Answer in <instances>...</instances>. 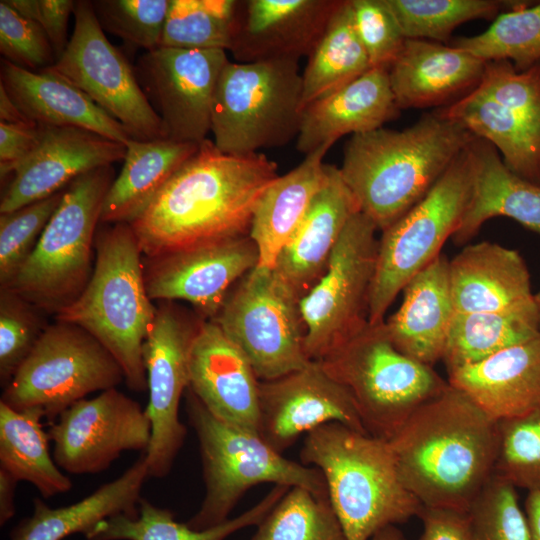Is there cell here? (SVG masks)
Masks as SVG:
<instances>
[{
  "mask_svg": "<svg viewBox=\"0 0 540 540\" xmlns=\"http://www.w3.org/2000/svg\"><path fill=\"white\" fill-rule=\"evenodd\" d=\"M399 309L385 320L394 346L420 363L442 360L455 315L449 260L440 254L404 287Z\"/></svg>",
  "mask_w": 540,
  "mask_h": 540,
  "instance_id": "obj_27",
  "label": "cell"
},
{
  "mask_svg": "<svg viewBox=\"0 0 540 540\" xmlns=\"http://www.w3.org/2000/svg\"><path fill=\"white\" fill-rule=\"evenodd\" d=\"M371 69L355 31L350 0H341L302 73V104L324 97Z\"/></svg>",
  "mask_w": 540,
  "mask_h": 540,
  "instance_id": "obj_38",
  "label": "cell"
},
{
  "mask_svg": "<svg viewBox=\"0 0 540 540\" xmlns=\"http://www.w3.org/2000/svg\"><path fill=\"white\" fill-rule=\"evenodd\" d=\"M486 62L455 46L406 39L389 68L390 85L400 110L447 103L479 85Z\"/></svg>",
  "mask_w": 540,
  "mask_h": 540,
  "instance_id": "obj_26",
  "label": "cell"
},
{
  "mask_svg": "<svg viewBox=\"0 0 540 540\" xmlns=\"http://www.w3.org/2000/svg\"><path fill=\"white\" fill-rule=\"evenodd\" d=\"M125 155L126 145L94 132L40 125L39 142L12 174L1 196L0 213L60 192L79 176L111 166Z\"/></svg>",
  "mask_w": 540,
  "mask_h": 540,
  "instance_id": "obj_20",
  "label": "cell"
},
{
  "mask_svg": "<svg viewBox=\"0 0 540 540\" xmlns=\"http://www.w3.org/2000/svg\"><path fill=\"white\" fill-rule=\"evenodd\" d=\"M418 517L423 524L419 540H472L467 512L423 506Z\"/></svg>",
  "mask_w": 540,
  "mask_h": 540,
  "instance_id": "obj_53",
  "label": "cell"
},
{
  "mask_svg": "<svg viewBox=\"0 0 540 540\" xmlns=\"http://www.w3.org/2000/svg\"><path fill=\"white\" fill-rule=\"evenodd\" d=\"M300 300L273 269L257 266L236 283L212 321L243 352L258 379L271 380L311 361Z\"/></svg>",
  "mask_w": 540,
  "mask_h": 540,
  "instance_id": "obj_12",
  "label": "cell"
},
{
  "mask_svg": "<svg viewBox=\"0 0 540 540\" xmlns=\"http://www.w3.org/2000/svg\"><path fill=\"white\" fill-rule=\"evenodd\" d=\"M325 144L305 155L294 169L278 176L263 192L253 213L249 236L259 253V267L273 269L279 253L304 219L327 180Z\"/></svg>",
  "mask_w": 540,
  "mask_h": 540,
  "instance_id": "obj_31",
  "label": "cell"
},
{
  "mask_svg": "<svg viewBox=\"0 0 540 540\" xmlns=\"http://www.w3.org/2000/svg\"><path fill=\"white\" fill-rule=\"evenodd\" d=\"M0 122L9 124L35 123L31 121L13 102L0 84Z\"/></svg>",
  "mask_w": 540,
  "mask_h": 540,
  "instance_id": "obj_55",
  "label": "cell"
},
{
  "mask_svg": "<svg viewBox=\"0 0 540 540\" xmlns=\"http://www.w3.org/2000/svg\"><path fill=\"white\" fill-rule=\"evenodd\" d=\"M467 514L472 540H531L516 487L495 472Z\"/></svg>",
  "mask_w": 540,
  "mask_h": 540,
  "instance_id": "obj_45",
  "label": "cell"
},
{
  "mask_svg": "<svg viewBox=\"0 0 540 540\" xmlns=\"http://www.w3.org/2000/svg\"><path fill=\"white\" fill-rule=\"evenodd\" d=\"M399 115L388 70L371 68L303 108L296 148L307 155L325 144L333 145L344 135L382 128Z\"/></svg>",
  "mask_w": 540,
  "mask_h": 540,
  "instance_id": "obj_24",
  "label": "cell"
},
{
  "mask_svg": "<svg viewBox=\"0 0 540 540\" xmlns=\"http://www.w3.org/2000/svg\"><path fill=\"white\" fill-rule=\"evenodd\" d=\"M370 540H407L400 529L396 525L387 526L376 534Z\"/></svg>",
  "mask_w": 540,
  "mask_h": 540,
  "instance_id": "obj_57",
  "label": "cell"
},
{
  "mask_svg": "<svg viewBox=\"0 0 540 540\" xmlns=\"http://www.w3.org/2000/svg\"><path fill=\"white\" fill-rule=\"evenodd\" d=\"M152 427L146 410L115 388L64 410L48 430L53 458L69 474H95L122 452H145Z\"/></svg>",
  "mask_w": 540,
  "mask_h": 540,
  "instance_id": "obj_17",
  "label": "cell"
},
{
  "mask_svg": "<svg viewBox=\"0 0 540 540\" xmlns=\"http://www.w3.org/2000/svg\"><path fill=\"white\" fill-rule=\"evenodd\" d=\"M188 370V389L215 418L258 433L260 380L243 352L214 321L201 322Z\"/></svg>",
  "mask_w": 540,
  "mask_h": 540,
  "instance_id": "obj_22",
  "label": "cell"
},
{
  "mask_svg": "<svg viewBox=\"0 0 540 540\" xmlns=\"http://www.w3.org/2000/svg\"><path fill=\"white\" fill-rule=\"evenodd\" d=\"M40 125L37 123L9 124L0 122V177L14 171L32 153L39 142Z\"/></svg>",
  "mask_w": 540,
  "mask_h": 540,
  "instance_id": "obj_52",
  "label": "cell"
},
{
  "mask_svg": "<svg viewBox=\"0 0 540 540\" xmlns=\"http://www.w3.org/2000/svg\"><path fill=\"white\" fill-rule=\"evenodd\" d=\"M437 111L489 142L509 170L540 186V127L475 89Z\"/></svg>",
  "mask_w": 540,
  "mask_h": 540,
  "instance_id": "obj_34",
  "label": "cell"
},
{
  "mask_svg": "<svg viewBox=\"0 0 540 540\" xmlns=\"http://www.w3.org/2000/svg\"><path fill=\"white\" fill-rule=\"evenodd\" d=\"M114 179L112 166H104L64 189L60 205L9 289L54 315L80 296L93 272L96 228Z\"/></svg>",
  "mask_w": 540,
  "mask_h": 540,
  "instance_id": "obj_8",
  "label": "cell"
},
{
  "mask_svg": "<svg viewBox=\"0 0 540 540\" xmlns=\"http://www.w3.org/2000/svg\"><path fill=\"white\" fill-rule=\"evenodd\" d=\"M239 5L236 0H170L160 47L228 51Z\"/></svg>",
  "mask_w": 540,
  "mask_h": 540,
  "instance_id": "obj_41",
  "label": "cell"
},
{
  "mask_svg": "<svg viewBox=\"0 0 540 540\" xmlns=\"http://www.w3.org/2000/svg\"><path fill=\"white\" fill-rule=\"evenodd\" d=\"M41 312L15 291L0 289V381L3 388L47 327Z\"/></svg>",
  "mask_w": 540,
  "mask_h": 540,
  "instance_id": "obj_47",
  "label": "cell"
},
{
  "mask_svg": "<svg viewBox=\"0 0 540 540\" xmlns=\"http://www.w3.org/2000/svg\"><path fill=\"white\" fill-rule=\"evenodd\" d=\"M122 381L119 363L95 337L56 320L47 325L0 401L19 411L39 409L54 421L88 394L115 388Z\"/></svg>",
  "mask_w": 540,
  "mask_h": 540,
  "instance_id": "obj_11",
  "label": "cell"
},
{
  "mask_svg": "<svg viewBox=\"0 0 540 540\" xmlns=\"http://www.w3.org/2000/svg\"><path fill=\"white\" fill-rule=\"evenodd\" d=\"M252 540H348L329 497L295 486L257 525Z\"/></svg>",
  "mask_w": 540,
  "mask_h": 540,
  "instance_id": "obj_40",
  "label": "cell"
},
{
  "mask_svg": "<svg viewBox=\"0 0 540 540\" xmlns=\"http://www.w3.org/2000/svg\"><path fill=\"white\" fill-rule=\"evenodd\" d=\"M406 39L443 42L459 25L475 19H491L504 8L521 1L497 0H386Z\"/></svg>",
  "mask_w": 540,
  "mask_h": 540,
  "instance_id": "obj_42",
  "label": "cell"
},
{
  "mask_svg": "<svg viewBox=\"0 0 540 540\" xmlns=\"http://www.w3.org/2000/svg\"><path fill=\"white\" fill-rule=\"evenodd\" d=\"M229 62L221 49L159 47L138 59L135 73L161 119L166 138L201 143L211 132L217 84Z\"/></svg>",
  "mask_w": 540,
  "mask_h": 540,
  "instance_id": "obj_16",
  "label": "cell"
},
{
  "mask_svg": "<svg viewBox=\"0 0 540 540\" xmlns=\"http://www.w3.org/2000/svg\"><path fill=\"white\" fill-rule=\"evenodd\" d=\"M142 255L128 223L110 224L97 232L88 284L54 315L95 337L119 363L125 383L135 392L147 391L143 343L157 309L147 293Z\"/></svg>",
  "mask_w": 540,
  "mask_h": 540,
  "instance_id": "obj_5",
  "label": "cell"
},
{
  "mask_svg": "<svg viewBox=\"0 0 540 540\" xmlns=\"http://www.w3.org/2000/svg\"><path fill=\"white\" fill-rule=\"evenodd\" d=\"M377 231L365 214L355 213L332 252L325 274L300 300L306 326L305 351L310 360L322 359L369 323Z\"/></svg>",
  "mask_w": 540,
  "mask_h": 540,
  "instance_id": "obj_13",
  "label": "cell"
},
{
  "mask_svg": "<svg viewBox=\"0 0 540 540\" xmlns=\"http://www.w3.org/2000/svg\"><path fill=\"white\" fill-rule=\"evenodd\" d=\"M186 412L199 442L205 494L198 511L186 522L204 530L229 519L243 495L262 483L303 487L326 495L321 471L285 458L261 436L215 418L190 389Z\"/></svg>",
  "mask_w": 540,
  "mask_h": 540,
  "instance_id": "obj_6",
  "label": "cell"
},
{
  "mask_svg": "<svg viewBox=\"0 0 540 540\" xmlns=\"http://www.w3.org/2000/svg\"><path fill=\"white\" fill-rule=\"evenodd\" d=\"M470 151L471 196L453 241L468 242L487 220L498 216L509 217L540 236V186L509 170L486 140L475 136Z\"/></svg>",
  "mask_w": 540,
  "mask_h": 540,
  "instance_id": "obj_30",
  "label": "cell"
},
{
  "mask_svg": "<svg viewBox=\"0 0 540 540\" xmlns=\"http://www.w3.org/2000/svg\"><path fill=\"white\" fill-rule=\"evenodd\" d=\"M143 343L152 433L145 453L149 477L169 474L183 446L186 427L179 419L182 395L189 386V353L201 322L176 302L160 301Z\"/></svg>",
  "mask_w": 540,
  "mask_h": 540,
  "instance_id": "obj_15",
  "label": "cell"
},
{
  "mask_svg": "<svg viewBox=\"0 0 540 540\" xmlns=\"http://www.w3.org/2000/svg\"><path fill=\"white\" fill-rule=\"evenodd\" d=\"M0 52L3 59L35 72L51 67L57 60L42 27L21 16L6 0L0 1Z\"/></svg>",
  "mask_w": 540,
  "mask_h": 540,
  "instance_id": "obj_50",
  "label": "cell"
},
{
  "mask_svg": "<svg viewBox=\"0 0 540 540\" xmlns=\"http://www.w3.org/2000/svg\"><path fill=\"white\" fill-rule=\"evenodd\" d=\"M290 487L274 485L253 507L239 516L204 530L180 523L174 513L141 498L138 515L118 514L98 522L86 535L87 540H225L233 533L257 526Z\"/></svg>",
  "mask_w": 540,
  "mask_h": 540,
  "instance_id": "obj_35",
  "label": "cell"
},
{
  "mask_svg": "<svg viewBox=\"0 0 540 540\" xmlns=\"http://www.w3.org/2000/svg\"><path fill=\"white\" fill-rule=\"evenodd\" d=\"M64 189L19 209L0 213V289L9 288L34 251Z\"/></svg>",
  "mask_w": 540,
  "mask_h": 540,
  "instance_id": "obj_44",
  "label": "cell"
},
{
  "mask_svg": "<svg viewBox=\"0 0 540 540\" xmlns=\"http://www.w3.org/2000/svg\"><path fill=\"white\" fill-rule=\"evenodd\" d=\"M18 481L0 468V524L5 525L15 515V490Z\"/></svg>",
  "mask_w": 540,
  "mask_h": 540,
  "instance_id": "obj_54",
  "label": "cell"
},
{
  "mask_svg": "<svg viewBox=\"0 0 540 540\" xmlns=\"http://www.w3.org/2000/svg\"><path fill=\"white\" fill-rule=\"evenodd\" d=\"M199 145L167 138H131L126 144L122 169L104 199L100 222L116 224L134 220Z\"/></svg>",
  "mask_w": 540,
  "mask_h": 540,
  "instance_id": "obj_33",
  "label": "cell"
},
{
  "mask_svg": "<svg viewBox=\"0 0 540 540\" xmlns=\"http://www.w3.org/2000/svg\"><path fill=\"white\" fill-rule=\"evenodd\" d=\"M278 176L264 154H226L205 139L128 224L147 258L248 235L259 198Z\"/></svg>",
  "mask_w": 540,
  "mask_h": 540,
  "instance_id": "obj_1",
  "label": "cell"
},
{
  "mask_svg": "<svg viewBox=\"0 0 540 540\" xmlns=\"http://www.w3.org/2000/svg\"><path fill=\"white\" fill-rule=\"evenodd\" d=\"M21 16L38 23L46 33L56 58L67 44L68 22L74 13L73 0H6Z\"/></svg>",
  "mask_w": 540,
  "mask_h": 540,
  "instance_id": "obj_51",
  "label": "cell"
},
{
  "mask_svg": "<svg viewBox=\"0 0 540 540\" xmlns=\"http://www.w3.org/2000/svg\"><path fill=\"white\" fill-rule=\"evenodd\" d=\"M449 278L456 313L508 312L536 305L524 259L497 243L464 247L449 261Z\"/></svg>",
  "mask_w": 540,
  "mask_h": 540,
  "instance_id": "obj_25",
  "label": "cell"
},
{
  "mask_svg": "<svg viewBox=\"0 0 540 540\" xmlns=\"http://www.w3.org/2000/svg\"><path fill=\"white\" fill-rule=\"evenodd\" d=\"M534 299H535V303L540 314V289L538 290L537 293H534Z\"/></svg>",
  "mask_w": 540,
  "mask_h": 540,
  "instance_id": "obj_58",
  "label": "cell"
},
{
  "mask_svg": "<svg viewBox=\"0 0 540 540\" xmlns=\"http://www.w3.org/2000/svg\"><path fill=\"white\" fill-rule=\"evenodd\" d=\"M302 110L298 61H229L212 107L213 142L230 155L283 146L297 137Z\"/></svg>",
  "mask_w": 540,
  "mask_h": 540,
  "instance_id": "obj_9",
  "label": "cell"
},
{
  "mask_svg": "<svg viewBox=\"0 0 540 540\" xmlns=\"http://www.w3.org/2000/svg\"><path fill=\"white\" fill-rule=\"evenodd\" d=\"M0 75L13 102L37 124L80 128L124 145L132 138L85 93L50 71H30L2 59Z\"/></svg>",
  "mask_w": 540,
  "mask_h": 540,
  "instance_id": "obj_29",
  "label": "cell"
},
{
  "mask_svg": "<svg viewBox=\"0 0 540 540\" xmlns=\"http://www.w3.org/2000/svg\"><path fill=\"white\" fill-rule=\"evenodd\" d=\"M495 473L516 488L540 492V405L498 421Z\"/></svg>",
  "mask_w": 540,
  "mask_h": 540,
  "instance_id": "obj_43",
  "label": "cell"
},
{
  "mask_svg": "<svg viewBox=\"0 0 540 540\" xmlns=\"http://www.w3.org/2000/svg\"><path fill=\"white\" fill-rule=\"evenodd\" d=\"M146 258L144 279L152 301H186L212 320L236 283L258 266L249 234Z\"/></svg>",
  "mask_w": 540,
  "mask_h": 540,
  "instance_id": "obj_18",
  "label": "cell"
},
{
  "mask_svg": "<svg viewBox=\"0 0 540 540\" xmlns=\"http://www.w3.org/2000/svg\"><path fill=\"white\" fill-rule=\"evenodd\" d=\"M525 515L531 540H540V492H528L525 500Z\"/></svg>",
  "mask_w": 540,
  "mask_h": 540,
  "instance_id": "obj_56",
  "label": "cell"
},
{
  "mask_svg": "<svg viewBox=\"0 0 540 540\" xmlns=\"http://www.w3.org/2000/svg\"><path fill=\"white\" fill-rule=\"evenodd\" d=\"M355 31L371 68L389 70L406 38L386 0H350Z\"/></svg>",
  "mask_w": 540,
  "mask_h": 540,
  "instance_id": "obj_49",
  "label": "cell"
},
{
  "mask_svg": "<svg viewBox=\"0 0 540 540\" xmlns=\"http://www.w3.org/2000/svg\"><path fill=\"white\" fill-rule=\"evenodd\" d=\"M472 179L469 144L415 206L381 231L369 323L383 322L398 293L441 254L443 244L452 238L467 208Z\"/></svg>",
  "mask_w": 540,
  "mask_h": 540,
  "instance_id": "obj_10",
  "label": "cell"
},
{
  "mask_svg": "<svg viewBox=\"0 0 540 540\" xmlns=\"http://www.w3.org/2000/svg\"><path fill=\"white\" fill-rule=\"evenodd\" d=\"M170 0H97L92 5L104 31L152 51L161 46Z\"/></svg>",
  "mask_w": 540,
  "mask_h": 540,
  "instance_id": "obj_46",
  "label": "cell"
},
{
  "mask_svg": "<svg viewBox=\"0 0 540 540\" xmlns=\"http://www.w3.org/2000/svg\"><path fill=\"white\" fill-rule=\"evenodd\" d=\"M300 458L323 474L348 540H370L423 507L403 484L386 440L331 422L306 434Z\"/></svg>",
  "mask_w": 540,
  "mask_h": 540,
  "instance_id": "obj_4",
  "label": "cell"
},
{
  "mask_svg": "<svg viewBox=\"0 0 540 540\" xmlns=\"http://www.w3.org/2000/svg\"><path fill=\"white\" fill-rule=\"evenodd\" d=\"M331 422L367 433L349 392L318 361L259 381L258 433L276 451L282 453L301 434Z\"/></svg>",
  "mask_w": 540,
  "mask_h": 540,
  "instance_id": "obj_19",
  "label": "cell"
},
{
  "mask_svg": "<svg viewBox=\"0 0 540 540\" xmlns=\"http://www.w3.org/2000/svg\"><path fill=\"white\" fill-rule=\"evenodd\" d=\"M148 477L143 452L119 477L71 505L51 508L35 498L32 515L13 528L10 540H63L76 533L86 535L101 520L118 514L136 517Z\"/></svg>",
  "mask_w": 540,
  "mask_h": 540,
  "instance_id": "obj_32",
  "label": "cell"
},
{
  "mask_svg": "<svg viewBox=\"0 0 540 540\" xmlns=\"http://www.w3.org/2000/svg\"><path fill=\"white\" fill-rule=\"evenodd\" d=\"M447 381L497 422L527 413L540 405V334L448 373Z\"/></svg>",
  "mask_w": 540,
  "mask_h": 540,
  "instance_id": "obj_28",
  "label": "cell"
},
{
  "mask_svg": "<svg viewBox=\"0 0 540 540\" xmlns=\"http://www.w3.org/2000/svg\"><path fill=\"white\" fill-rule=\"evenodd\" d=\"M341 0L240 1L228 51L238 63L309 56Z\"/></svg>",
  "mask_w": 540,
  "mask_h": 540,
  "instance_id": "obj_21",
  "label": "cell"
},
{
  "mask_svg": "<svg viewBox=\"0 0 540 540\" xmlns=\"http://www.w3.org/2000/svg\"><path fill=\"white\" fill-rule=\"evenodd\" d=\"M318 362L349 392L366 432L386 441L449 385L432 366L394 346L385 320L368 323Z\"/></svg>",
  "mask_w": 540,
  "mask_h": 540,
  "instance_id": "obj_7",
  "label": "cell"
},
{
  "mask_svg": "<svg viewBox=\"0 0 540 540\" xmlns=\"http://www.w3.org/2000/svg\"><path fill=\"white\" fill-rule=\"evenodd\" d=\"M74 28L56 62L44 69L85 93L136 140L166 138L135 69L107 39L92 1H76Z\"/></svg>",
  "mask_w": 540,
  "mask_h": 540,
  "instance_id": "obj_14",
  "label": "cell"
},
{
  "mask_svg": "<svg viewBox=\"0 0 540 540\" xmlns=\"http://www.w3.org/2000/svg\"><path fill=\"white\" fill-rule=\"evenodd\" d=\"M388 442L403 484L422 506L467 512L495 472L498 422L449 384Z\"/></svg>",
  "mask_w": 540,
  "mask_h": 540,
  "instance_id": "obj_2",
  "label": "cell"
},
{
  "mask_svg": "<svg viewBox=\"0 0 540 540\" xmlns=\"http://www.w3.org/2000/svg\"><path fill=\"white\" fill-rule=\"evenodd\" d=\"M42 418L39 409L19 411L0 401V468L50 498L69 491L72 482L50 454Z\"/></svg>",
  "mask_w": 540,
  "mask_h": 540,
  "instance_id": "obj_36",
  "label": "cell"
},
{
  "mask_svg": "<svg viewBox=\"0 0 540 540\" xmlns=\"http://www.w3.org/2000/svg\"><path fill=\"white\" fill-rule=\"evenodd\" d=\"M539 334L540 314L536 305L508 312H455L442 361L450 373Z\"/></svg>",
  "mask_w": 540,
  "mask_h": 540,
  "instance_id": "obj_37",
  "label": "cell"
},
{
  "mask_svg": "<svg viewBox=\"0 0 540 540\" xmlns=\"http://www.w3.org/2000/svg\"><path fill=\"white\" fill-rule=\"evenodd\" d=\"M452 46L484 62L507 60L518 72L540 62V2L517 7L497 15L484 32L459 37Z\"/></svg>",
  "mask_w": 540,
  "mask_h": 540,
  "instance_id": "obj_39",
  "label": "cell"
},
{
  "mask_svg": "<svg viewBox=\"0 0 540 540\" xmlns=\"http://www.w3.org/2000/svg\"><path fill=\"white\" fill-rule=\"evenodd\" d=\"M475 90L540 127V62L522 72L507 60L486 62Z\"/></svg>",
  "mask_w": 540,
  "mask_h": 540,
  "instance_id": "obj_48",
  "label": "cell"
},
{
  "mask_svg": "<svg viewBox=\"0 0 540 540\" xmlns=\"http://www.w3.org/2000/svg\"><path fill=\"white\" fill-rule=\"evenodd\" d=\"M340 170L328 164L327 180L304 219L283 247L273 267L277 276L302 299L322 278L346 225L359 212Z\"/></svg>",
  "mask_w": 540,
  "mask_h": 540,
  "instance_id": "obj_23",
  "label": "cell"
},
{
  "mask_svg": "<svg viewBox=\"0 0 540 540\" xmlns=\"http://www.w3.org/2000/svg\"><path fill=\"white\" fill-rule=\"evenodd\" d=\"M474 138L436 110L403 130L352 135L339 170L360 212L383 231L428 193Z\"/></svg>",
  "mask_w": 540,
  "mask_h": 540,
  "instance_id": "obj_3",
  "label": "cell"
}]
</instances>
